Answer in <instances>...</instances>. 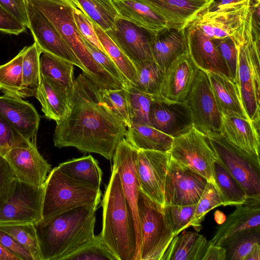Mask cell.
Wrapping results in <instances>:
<instances>
[{
	"label": "cell",
	"instance_id": "e575fe53",
	"mask_svg": "<svg viewBox=\"0 0 260 260\" xmlns=\"http://www.w3.org/2000/svg\"><path fill=\"white\" fill-rule=\"evenodd\" d=\"M77 6L90 20L106 31L114 26L120 15L112 0H74Z\"/></svg>",
	"mask_w": 260,
	"mask_h": 260
},
{
	"label": "cell",
	"instance_id": "2e32d148",
	"mask_svg": "<svg viewBox=\"0 0 260 260\" xmlns=\"http://www.w3.org/2000/svg\"><path fill=\"white\" fill-rule=\"evenodd\" d=\"M135 65L153 60L151 41L155 32L122 17H117L114 26L105 31Z\"/></svg>",
	"mask_w": 260,
	"mask_h": 260
},
{
	"label": "cell",
	"instance_id": "d6a6232c",
	"mask_svg": "<svg viewBox=\"0 0 260 260\" xmlns=\"http://www.w3.org/2000/svg\"><path fill=\"white\" fill-rule=\"evenodd\" d=\"M42 77L51 79L71 93L74 85V64L47 52H42L40 57Z\"/></svg>",
	"mask_w": 260,
	"mask_h": 260
},
{
	"label": "cell",
	"instance_id": "d590c367",
	"mask_svg": "<svg viewBox=\"0 0 260 260\" xmlns=\"http://www.w3.org/2000/svg\"><path fill=\"white\" fill-rule=\"evenodd\" d=\"M257 244H260V227L237 232L226 238L219 246L225 249L226 260H244Z\"/></svg>",
	"mask_w": 260,
	"mask_h": 260
},
{
	"label": "cell",
	"instance_id": "836d02e7",
	"mask_svg": "<svg viewBox=\"0 0 260 260\" xmlns=\"http://www.w3.org/2000/svg\"><path fill=\"white\" fill-rule=\"evenodd\" d=\"M93 24L101 44L124 77L127 86L135 87L137 78L136 66L104 30L93 22Z\"/></svg>",
	"mask_w": 260,
	"mask_h": 260
},
{
	"label": "cell",
	"instance_id": "f5cc1de1",
	"mask_svg": "<svg viewBox=\"0 0 260 260\" xmlns=\"http://www.w3.org/2000/svg\"><path fill=\"white\" fill-rule=\"evenodd\" d=\"M0 6L28 28L29 22L25 0H0Z\"/></svg>",
	"mask_w": 260,
	"mask_h": 260
},
{
	"label": "cell",
	"instance_id": "4316f807",
	"mask_svg": "<svg viewBox=\"0 0 260 260\" xmlns=\"http://www.w3.org/2000/svg\"><path fill=\"white\" fill-rule=\"evenodd\" d=\"M70 94L56 82L41 76L35 97L40 103L45 117L57 124L69 114Z\"/></svg>",
	"mask_w": 260,
	"mask_h": 260
},
{
	"label": "cell",
	"instance_id": "7c38bea8",
	"mask_svg": "<svg viewBox=\"0 0 260 260\" xmlns=\"http://www.w3.org/2000/svg\"><path fill=\"white\" fill-rule=\"evenodd\" d=\"M207 181L202 176L170 158L165 183V205H196Z\"/></svg>",
	"mask_w": 260,
	"mask_h": 260
},
{
	"label": "cell",
	"instance_id": "7a4b0ae2",
	"mask_svg": "<svg viewBox=\"0 0 260 260\" xmlns=\"http://www.w3.org/2000/svg\"><path fill=\"white\" fill-rule=\"evenodd\" d=\"M98 206L76 207L34 224L42 260H61L92 239Z\"/></svg>",
	"mask_w": 260,
	"mask_h": 260
},
{
	"label": "cell",
	"instance_id": "f6af8a7d",
	"mask_svg": "<svg viewBox=\"0 0 260 260\" xmlns=\"http://www.w3.org/2000/svg\"><path fill=\"white\" fill-rule=\"evenodd\" d=\"M102 101L126 127L132 126L126 89H100Z\"/></svg>",
	"mask_w": 260,
	"mask_h": 260
},
{
	"label": "cell",
	"instance_id": "db71d44e",
	"mask_svg": "<svg viewBox=\"0 0 260 260\" xmlns=\"http://www.w3.org/2000/svg\"><path fill=\"white\" fill-rule=\"evenodd\" d=\"M27 28L0 6V31L18 36Z\"/></svg>",
	"mask_w": 260,
	"mask_h": 260
},
{
	"label": "cell",
	"instance_id": "bcb514c9",
	"mask_svg": "<svg viewBox=\"0 0 260 260\" xmlns=\"http://www.w3.org/2000/svg\"><path fill=\"white\" fill-rule=\"evenodd\" d=\"M196 206L165 205L163 207L166 222L174 236L190 226Z\"/></svg>",
	"mask_w": 260,
	"mask_h": 260
},
{
	"label": "cell",
	"instance_id": "c3c4849f",
	"mask_svg": "<svg viewBox=\"0 0 260 260\" xmlns=\"http://www.w3.org/2000/svg\"><path fill=\"white\" fill-rule=\"evenodd\" d=\"M212 40L227 66L231 80L235 83L238 54L235 42L230 37Z\"/></svg>",
	"mask_w": 260,
	"mask_h": 260
},
{
	"label": "cell",
	"instance_id": "9f6ffc18",
	"mask_svg": "<svg viewBox=\"0 0 260 260\" xmlns=\"http://www.w3.org/2000/svg\"><path fill=\"white\" fill-rule=\"evenodd\" d=\"M251 0L214 1L205 10L209 12H220L240 8L250 2Z\"/></svg>",
	"mask_w": 260,
	"mask_h": 260
},
{
	"label": "cell",
	"instance_id": "5b68a950",
	"mask_svg": "<svg viewBox=\"0 0 260 260\" xmlns=\"http://www.w3.org/2000/svg\"><path fill=\"white\" fill-rule=\"evenodd\" d=\"M44 187L42 220L76 207L99 206L101 202V190L71 178L58 166L48 174Z\"/></svg>",
	"mask_w": 260,
	"mask_h": 260
},
{
	"label": "cell",
	"instance_id": "ba28073f",
	"mask_svg": "<svg viewBox=\"0 0 260 260\" xmlns=\"http://www.w3.org/2000/svg\"><path fill=\"white\" fill-rule=\"evenodd\" d=\"M207 139L217 159L241 185L247 197L260 198V160L236 147L223 135Z\"/></svg>",
	"mask_w": 260,
	"mask_h": 260
},
{
	"label": "cell",
	"instance_id": "681fc988",
	"mask_svg": "<svg viewBox=\"0 0 260 260\" xmlns=\"http://www.w3.org/2000/svg\"><path fill=\"white\" fill-rule=\"evenodd\" d=\"M73 15L76 25L82 37L94 47L106 53L95 31L92 21L76 4L73 6Z\"/></svg>",
	"mask_w": 260,
	"mask_h": 260
},
{
	"label": "cell",
	"instance_id": "6da1fadb",
	"mask_svg": "<svg viewBox=\"0 0 260 260\" xmlns=\"http://www.w3.org/2000/svg\"><path fill=\"white\" fill-rule=\"evenodd\" d=\"M100 89L83 73L74 79L70 111L54 131L55 147H73L112 159L126 126L102 101Z\"/></svg>",
	"mask_w": 260,
	"mask_h": 260
},
{
	"label": "cell",
	"instance_id": "ab89813d",
	"mask_svg": "<svg viewBox=\"0 0 260 260\" xmlns=\"http://www.w3.org/2000/svg\"><path fill=\"white\" fill-rule=\"evenodd\" d=\"M137 78L135 88L150 95L159 94L165 72L153 60L136 64Z\"/></svg>",
	"mask_w": 260,
	"mask_h": 260
},
{
	"label": "cell",
	"instance_id": "91938a15",
	"mask_svg": "<svg viewBox=\"0 0 260 260\" xmlns=\"http://www.w3.org/2000/svg\"><path fill=\"white\" fill-rule=\"evenodd\" d=\"M0 260H20L13 253L8 251L0 244Z\"/></svg>",
	"mask_w": 260,
	"mask_h": 260
},
{
	"label": "cell",
	"instance_id": "7dc6e473",
	"mask_svg": "<svg viewBox=\"0 0 260 260\" xmlns=\"http://www.w3.org/2000/svg\"><path fill=\"white\" fill-rule=\"evenodd\" d=\"M31 141L26 140L18 134L0 113L1 156L4 157L14 147L27 146Z\"/></svg>",
	"mask_w": 260,
	"mask_h": 260
},
{
	"label": "cell",
	"instance_id": "74e56055",
	"mask_svg": "<svg viewBox=\"0 0 260 260\" xmlns=\"http://www.w3.org/2000/svg\"><path fill=\"white\" fill-rule=\"evenodd\" d=\"M214 184L221 194L223 206L237 205L247 199L245 192L238 182L217 159L214 164Z\"/></svg>",
	"mask_w": 260,
	"mask_h": 260
},
{
	"label": "cell",
	"instance_id": "e0dca14e",
	"mask_svg": "<svg viewBox=\"0 0 260 260\" xmlns=\"http://www.w3.org/2000/svg\"><path fill=\"white\" fill-rule=\"evenodd\" d=\"M28 28L42 52H47L85 69L52 23L32 5L26 2Z\"/></svg>",
	"mask_w": 260,
	"mask_h": 260
},
{
	"label": "cell",
	"instance_id": "4dcf8cb0",
	"mask_svg": "<svg viewBox=\"0 0 260 260\" xmlns=\"http://www.w3.org/2000/svg\"><path fill=\"white\" fill-rule=\"evenodd\" d=\"M125 138L137 150L169 152L173 138L148 124H133L128 128Z\"/></svg>",
	"mask_w": 260,
	"mask_h": 260
},
{
	"label": "cell",
	"instance_id": "d6986e66",
	"mask_svg": "<svg viewBox=\"0 0 260 260\" xmlns=\"http://www.w3.org/2000/svg\"><path fill=\"white\" fill-rule=\"evenodd\" d=\"M4 157L17 180L34 185H44L51 170V165L38 151L36 140L27 146L12 148Z\"/></svg>",
	"mask_w": 260,
	"mask_h": 260
},
{
	"label": "cell",
	"instance_id": "816d5d0a",
	"mask_svg": "<svg viewBox=\"0 0 260 260\" xmlns=\"http://www.w3.org/2000/svg\"><path fill=\"white\" fill-rule=\"evenodd\" d=\"M16 179L8 162L0 155V204L10 193Z\"/></svg>",
	"mask_w": 260,
	"mask_h": 260
},
{
	"label": "cell",
	"instance_id": "7402d4cb",
	"mask_svg": "<svg viewBox=\"0 0 260 260\" xmlns=\"http://www.w3.org/2000/svg\"><path fill=\"white\" fill-rule=\"evenodd\" d=\"M0 113L24 139L36 140L40 117L31 104L20 98L4 94L0 96Z\"/></svg>",
	"mask_w": 260,
	"mask_h": 260
},
{
	"label": "cell",
	"instance_id": "3957f363",
	"mask_svg": "<svg viewBox=\"0 0 260 260\" xmlns=\"http://www.w3.org/2000/svg\"><path fill=\"white\" fill-rule=\"evenodd\" d=\"M110 180L101 202L103 241L118 260H136L133 215L124 196L120 176L112 166Z\"/></svg>",
	"mask_w": 260,
	"mask_h": 260
},
{
	"label": "cell",
	"instance_id": "f546056e",
	"mask_svg": "<svg viewBox=\"0 0 260 260\" xmlns=\"http://www.w3.org/2000/svg\"><path fill=\"white\" fill-rule=\"evenodd\" d=\"M120 17L154 32L170 25L162 17L139 0H113Z\"/></svg>",
	"mask_w": 260,
	"mask_h": 260
},
{
	"label": "cell",
	"instance_id": "4fadbf2b",
	"mask_svg": "<svg viewBox=\"0 0 260 260\" xmlns=\"http://www.w3.org/2000/svg\"><path fill=\"white\" fill-rule=\"evenodd\" d=\"M250 2L238 9L220 12L204 11L189 23L212 39L230 37L233 41L244 34L250 17Z\"/></svg>",
	"mask_w": 260,
	"mask_h": 260
},
{
	"label": "cell",
	"instance_id": "94428289",
	"mask_svg": "<svg viewBox=\"0 0 260 260\" xmlns=\"http://www.w3.org/2000/svg\"><path fill=\"white\" fill-rule=\"evenodd\" d=\"M66 1H69V2H74V0H66Z\"/></svg>",
	"mask_w": 260,
	"mask_h": 260
},
{
	"label": "cell",
	"instance_id": "44dd1931",
	"mask_svg": "<svg viewBox=\"0 0 260 260\" xmlns=\"http://www.w3.org/2000/svg\"><path fill=\"white\" fill-rule=\"evenodd\" d=\"M198 70L188 52L179 57L165 71L159 94L170 101L184 102Z\"/></svg>",
	"mask_w": 260,
	"mask_h": 260
},
{
	"label": "cell",
	"instance_id": "277c9868",
	"mask_svg": "<svg viewBox=\"0 0 260 260\" xmlns=\"http://www.w3.org/2000/svg\"><path fill=\"white\" fill-rule=\"evenodd\" d=\"M25 1L52 23L84 67L85 75L99 88H124L121 82L96 63L87 49L73 17L75 3L66 0Z\"/></svg>",
	"mask_w": 260,
	"mask_h": 260
},
{
	"label": "cell",
	"instance_id": "1f68e13d",
	"mask_svg": "<svg viewBox=\"0 0 260 260\" xmlns=\"http://www.w3.org/2000/svg\"><path fill=\"white\" fill-rule=\"evenodd\" d=\"M58 167L71 178L101 190L103 172L98 160L91 155L67 160Z\"/></svg>",
	"mask_w": 260,
	"mask_h": 260
},
{
	"label": "cell",
	"instance_id": "b9f144b4",
	"mask_svg": "<svg viewBox=\"0 0 260 260\" xmlns=\"http://www.w3.org/2000/svg\"><path fill=\"white\" fill-rule=\"evenodd\" d=\"M118 260L99 234L63 257L61 260Z\"/></svg>",
	"mask_w": 260,
	"mask_h": 260
},
{
	"label": "cell",
	"instance_id": "f1b7e54d",
	"mask_svg": "<svg viewBox=\"0 0 260 260\" xmlns=\"http://www.w3.org/2000/svg\"><path fill=\"white\" fill-rule=\"evenodd\" d=\"M206 73L222 115H237L248 118L243 108L236 83L225 76L212 72Z\"/></svg>",
	"mask_w": 260,
	"mask_h": 260
},
{
	"label": "cell",
	"instance_id": "603a6c76",
	"mask_svg": "<svg viewBox=\"0 0 260 260\" xmlns=\"http://www.w3.org/2000/svg\"><path fill=\"white\" fill-rule=\"evenodd\" d=\"M151 50L153 61L165 72L175 59L188 52L184 27L170 25L155 32Z\"/></svg>",
	"mask_w": 260,
	"mask_h": 260
},
{
	"label": "cell",
	"instance_id": "9a60e30c",
	"mask_svg": "<svg viewBox=\"0 0 260 260\" xmlns=\"http://www.w3.org/2000/svg\"><path fill=\"white\" fill-rule=\"evenodd\" d=\"M170 156L169 152L138 150L136 167L142 191L162 207Z\"/></svg>",
	"mask_w": 260,
	"mask_h": 260
},
{
	"label": "cell",
	"instance_id": "f35d334b",
	"mask_svg": "<svg viewBox=\"0 0 260 260\" xmlns=\"http://www.w3.org/2000/svg\"><path fill=\"white\" fill-rule=\"evenodd\" d=\"M25 47L11 60L0 65V90L4 94L25 98L22 86V63Z\"/></svg>",
	"mask_w": 260,
	"mask_h": 260
},
{
	"label": "cell",
	"instance_id": "cb8c5ba5",
	"mask_svg": "<svg viewBox=\"0 0 260 260\" xmlns=\"http://www.w3.org/2000/svg\"><path fill=\"white\" fill-rule=\"evenodd\" d=\"M169 24L184 27L215 0H139Z\"/></svg>",
	"mask_w": 260,
	"mask_h": 260
},
{
	"label": "cell",
	"instance_id": "8992f818",
	"mask_svg": "<svg viewBox=\"0 0 260 260\" xmlns=\"http://www.w3.org/2000/svg\"><path fill=\"white\" fill-rule=\"evenodd\" d=\"M259 42L248 24L244 36L235 42L238 54L235 83L244 111L253 123L259 124Z\"/></svg>",
	"mask_w": 260,
	"mask_h": 260
},
{
	"label": "cell",
	"instance_id": "484cf974",
	"mask_svg": "<svg viewBox=\"0 0 260 260\" xmlns=\"http://www.w3.org/2000/svg\"><path fill=\"white\" fill-rule=\"evenodd\" d=\"M219 225L209 244L219 246L226 238L245 229L260 227V198H247Z\"/></svg>",
	"mask_w": 260,
	"mask_h": 260
},
{
	"label": "cell",
	"instance_id": "7bdbcfd3",
	"mask_svg": "<svg viewBox=\"0 0 260 260\" xmlns=\"http://www.w3.org/2000/svg\"><path fill=\"white\" fill-rule=\"evenodd\" d=\"M126 91L132 125L137 124L150 125L149 112L155 95L148 94L133 86H128Z\"/></svg>",
	"mask_w": 260,
	"mask_h": 260
},
{
	"label": "cell",
	"instance_id": "11a10c76",
	"mask_svg": "<svg viewBox=\"0 0 260 260\" xmlns=\"http://www.w3.org/2000/svg\"><path fill=\"white\" fill-rule=\"evenodd\" d=\"M0 244L20 260H34L28 251L21 246L9 234L1 229Z\"/></svg>",
	"mask_w": 260,
	"mask_h": 260
},
{
	"label": "cell",
	"instance_id": "9c48e42d",
	"mask_svg": "<svg viewBox=\"0 0 260 260\" xmlns=\"http://www.w3.org/2000/svg\"><path fill=\"white\" fill-rule=\"evenodd\" d=\"M184 102L190 111L194 127L207 137L222 135V114L205 72L198 70L191 89Z\"/></svg>",
	"mask_w": 260,
	"mask_h": 260
},
{
	"label": "cell",
	"instance_id": "ac0fdd59",
	"mask_svg": "<svg viewBox=\"0 0 260 260\" xmlns=\"http://www.w3.org/2000/svg\"><path fill=\"white\" fill-rule=\"evenodd\" d=\"M150 125L174 138L188 132L193 126L190 111L184 102L167 100L155 95L150 107Z\"/></svg>",
	"mask_w": 260,
	"mask_h": 260
},
{
	"label": "cell",
	"instance_id": "30bf717a",
	"mask_svg": "<svg viewBox=\"0 0 260 260\" xmlns=\"http://www.w3.org/2000/svg\"><path fill=\"white\" fill-rule=\"evenodd\" d=\"M169 153L172 159L214 184V164L217 158L207 136L193 126L173 138Z\"/></svg>",
	"mask_w": 260,
	"mask_h": 260
},
{
	"label": "cell",
	"instance_id": "83f0119b",
	"mask_svg": "<svg viewBox=\"0 0 260 260\" xmlns=\"http://www.w3.org/2000/svg\"><path fill=\"white\" fill-rule=\"evenodd\" d=\"M209 244L203 235L184 230L174 237L161 260H202Z\"/></svg>",
	"mask_w": 260,
	"mask_h": 260
},
{
	"label": "cell",
	"instance_id": "f907efd6",
	"mask_svg": "<svg viewBox=\"0 0 260 260\" xmlns=\"http://www.w3.org/2000/svg\"><path fill=\"white\" fill-rule=\"evenodd\" d=\"M83 40L87 49L96 63L127 88L128 86L124 77L112 59L106 53L94 47L84 38Z\"/></svg>",
	"mask_w": 260,
	"mask_h": 260
},
{
	"label": "cell",
	"instance_id": "6f0895ef",
	"mask_svg": "<svg viewBox=\"0 0 260 260\" xmlns=\"http://www.w3.org/2000/svg\"><path fill=\"white\" fill-rule=\"evenodd\" d=\"M202 260H226L225 250L220 246L209 244Z\"/></svg>",
	"mask_w": 260,
	"mask_h": 260
},
{
	"label": "cell",
	"instance_id": "ffe728a7",
	"mask_svg": "<svg viewBox=\"0 0 260 260\" xmlns=\"http://www.w3.org/2000/svg\"><path fill=\"white\" fill-rule=\"evenodd\" d=\"M184 29L188 55L198 69L231 80L227 66L212 39L189 23Z\"/></svg>",
	"mask_w": 260,
	"mask_h": 260
},
{
	"label": "cell",
	"instance_id": "5bb4252c",
	"mask_svg": "<svg viewBox=\"0 0 260 260\" xmlns=\"http://www.w3.org/2000/svg\"><path fill=\"white\" fill-rule=\"evenodd\" d=\"M138 150L125 138L118 143L113 159V165L118 171L124 196L133 215L137 244L136 260H139L140 247L137 202L140 185L136 167Z\"/></svg>",
	"mask_w": 260,
	"mask_h": 260
},
{
	"label": "cell",
	"instance_id": "8d00e7d4",
	"mask_svg": "<svg viewBox=\"0 0 260 260\" xmlns=\"http://www.w3.org/2000/svg\"><path fill=\"white\" fill-rule=\"evenodd\" d=\"M42 50L34 42L25 47L22 63V75L23 92L25 98L35 96L40 84L41 75L40 57Z\"/></svg>",
	"mask_w": 260,
	"mask_h": 260
},
{
	"label": "cell",
	"instance_id": "60d3db41",
	"mask_svg": "<svg viewBox=\"0 0 260 260\" xmlns=\"http://www.w3.org/2000/svg\"><path fill=\"white\" fill-rule=\"evenodd\" d=\"M0 229L12 236L30 253L34 260H42L37 235L33 223L1 225Z\"/></svg>",
	"mask_w": 260,
	"mask_h": 260
},
{
	"label": "cell",
	"instance_id": "d4e9b609",
	"mask_svg": "<svg viewBox=\"0 0 260 260\" xmlns=\"http://www.w3.org/2000/svg\"><path fill=\"white\" fill-rule=\"evenodd\" d=\"M222 135L236 147L259 159V125L237 115H222Z\"/></svg>",
	"mask_w": 260,
	"mask_h": 260
},
{
	"label": "cell",
	"instance_id": "52a82bcc",
	"mask_svg": "<svg viewBox=\"0 0 260 260\" xmlns=\"http://www.w3.org/2000/svg\"><path fill=\"white\" fill-rule=\"evenodd\" d=\"M137 210L141 240L139 260H161L174 237L166 222L163 207L140 189Z\"/></svg>",
	"mask_w": 260,
	"mask_h": 260
},
{
	"label": "cell",
	"instance_id": "8fae6325",
	"mask_svg": "<svg viewBox=\"0 0 260 260\" xmlns=\"http://www.w3.org/2000/svg\"><path fill=\"white\" fill-rule=\"evenodd\" d=\"M44 188V184L36 186L16 179L0 204V226L35 224L41 220Z\"/></svg>",
	"mask_w": 260,
	"mask_h": 260
},
{
	"label": "cell",
	"instance_id": "ee69618b",
	"mask_svg": "<svg viewBox=\"0 0 260 260\" xmlns=\"http://www.w3.org/2000/svg\"><path fill=\"white\" fill-rule=\"evenodd\" d=\"M221 205H223V201L220 193L215 184L208 181L196 204L190 226L199 232L202 229V222L206 214L214 208Z\"/></svg>",
	"mask_w": 260,
	"mask_h": 260
},
{
	"label": "cell",
	"instance_id": "680465c9",
	"mask_svg": "<svg viewBox=\"0 0 260 260\" xmlns=\"http://www.w3.org/2000/svg\"><path fill=\"white\" fill-rule=\"evenodd\" d=\"M260 259V244L254 246L251 250L247 255L244 260H259Z\"/></svg>",
	"mask_w": 260,
	"mask_h": 260
}]
</instances>
